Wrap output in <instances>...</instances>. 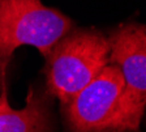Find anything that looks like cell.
Segmentation results:
<instances>
[{
    "label": "cell",
    "mask_w": 146,
    "mask_h": 132,
    "mask_svg": "<svg viewBox=\"0 0 146 132\" xmlns=\"http://www.w3.org/2000/svg\"><path fill=\"white\" fill-rule=\"evenodd\" d=\"M5 67L7 65L0 60V88L4 85V71H5Z\"/></svg>",
    "instance_id": "8992f818"
},
{
    "label": "cell",
    "mask_w": 146,
    "mask_h": 132,
    "mask_svg": "<svg viewBox=\"0 0 146 132\" xmlns=\"http://www.w3.org/2000/svg\"><path fill=\"white\" fill-rule=\"evenodd\" d=\"M107 132H136V131H129V129H121V131H107Z\"/></svg>",
    "instance_id": "52a82bcc"
},
{
    "label": "cell",
    "mask_w": 146,
    "mask_h": 132,
    "mask_svg": "<svg viewBox=\"0 0 146 132\" xmlns=\"http://www.w3.org/2000/svg\"><path fill=\"white\" fill-rule=\"evenodd\" d=\"M50 95L31 86L26 105L16 110L9 106L4 84L0 94V132H56Z\"/></svg>",
    "instance_id": "5b68a950"
},
{
    "label": "cell",
    "mask_w": 146,
    "mask_h": 132,
    "mask_svg": "<svg viewBox=\"0 0 146 132\" xmlns=\"http://www.w3.org/2000/svg\"><path fill=\"white\" fill-rule=\"evenodd\" d=\"M124 90L121 72L110 64L94 80L61 106L70 132L113 131L119 99Z\"/></svg>",
    "instance_id": "277c9868"
},
{
    "label": "cell",
    "mask_w": 146,
    "mask_h": 132,
    "mask_svg": "<svg viewBox=\"0 0 146 132\" xmlns=\"http://www.w3.org/2000/svg\"><path fill=\"white\" fill-rule=\"evenodd\" d=\"M72 28L69 17L40 0H0V60L8 65L20 46H33L47 58Z\"/></svg>",
    "instance_id": "7a4b0ae2"
},
{
    "label": "cell",
    "mask_w": 146,
    "mask_h": 132,
    "mask_svg": "<svg viewBox=\"0 0 146 132\" xmlns=\"http://www.w3.org/2000/svg\"><path fill=\"white\" fill-rule=\"evenodd\" d=\"M107 39L110 64L120 69L124 80L113 131H136L146 107V25H125Z\"/></svg>",
    "instance_id": "3957f363"
},
{
    "label": "cell",
    "mask_w": 146,
    "mask_h": 132,
    "mask_svg": "<svg viewBox=\"0 0 146 132\" xmlns=\"http://www.w3.org/2000/svg\"><path fill=\"white\" fill-rule=\"evenodd\" d=\"M110 63L108 39L91 29H70L46 58L47 92L65 105Z\"/></svg>",
    "instance_id": "6da1fadb"
}]
</instances>
